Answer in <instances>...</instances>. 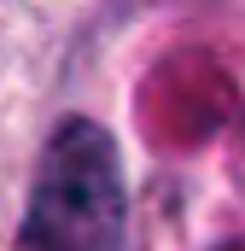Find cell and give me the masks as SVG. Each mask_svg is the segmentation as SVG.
<instances>
[{"label":"cell","instance_id":"cell-1","mask_svg":"<svg viewBox=\"0 0 245 251\" xmlns=\"http://www.w3.org/2000/svg\"><path fill=\"white\" fill-rule=\"evenodd\" d=\"M41 251H117L122 234V187L105 134L88 123H70L47 158V181L35 193V222Z\"/></svg>","mask_w":245,"mask_h":251}]
</instances>
